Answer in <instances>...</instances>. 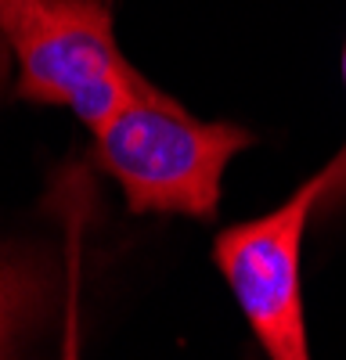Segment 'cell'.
<instances>
[{
	"instance_id": "3957f363",
	"label": "cell",
	"mask_w": 346,
	"mask_h": 360,
	"mask_svg": "<svg viewBox=\"0 0 346 360\" xmlns=\"http://www.w3.org/2000/svg\"><path fill=\"white\" fill-rule=\"evenodd\" d=\"M325 195V169L274 213L231 224L213 242V263L235 292L267 360H310L303 317V234Z\"/></svg>"
},
{
	"instance_id": "277c9868",
	"label": "cell",
	"mask_w": 346,
	"mask_h": 360,
	"mask_svg": "<svg viewBox=\"0 0 346 360\" xmlns=\"http://www.w3.org/2000/svg\"><path fill=\"white\" fill-rule=\"evenodd\" d=\"M40 307V274L22 256L0 252V360Z\"/></svg>"
},
{
	"instance_id": "6da1fadb",
	"label": "cell",
	"mask_w": 346,
	"mask_h": 360,
	"mask_svg": "<svg viewBox=\"0 0 346 360\" xmlns=\"http://www.w3.org/2000/svg\"><path fill=\"white\" fill-rule=\"evenodd\" d=\"M94 134V166L123 191L130 213L213 220L224 173L256 141L235 123L195 119L181 101L148 83Z\"/></svg>"
},
{
	"instance_id": "8992f818",
	"label": "cell",
	"mask_w": 346,
	"mask_h": 360,
	"mask_svg": "<svg viewBox=\"0 0 346 360\" xmlns=\"http://www.w3.org/2000/svg\"><path fill=\"white\" fill-rule=\"evenodd\" d=\"M342 86H346V47H342ZM342 205H346V144H342V152L325 166V195H321V202H317V209L332 217Z\"/></svg>"
},
{
	"instance_id": "7a4b0ae2",
	"label": "cell",
	"mask_w": 346,
	"mask_h": 360,
	"mask_svg": "<svg viewBox=\"0 0 346 360\" xmlns=\"http://www.w3.org/2000/svg\"><path fill=\"white\" fill-rule=\"evenodd\" d=\"M0 47L22 101L69 108L86 130L152 83L123 58L108 0H0Z\"/></svg>"
},
{
	"instance_id": "5b68a950",
	"label": "cell",
	"mask_w": 346,
	"mask_h": 360,
	"mask_svg": "<svg viewBox=\"0 0 346 360\" xmlns=\"http://www.w3.org/2000/svg\"><path fill=\"white\" fill-rule=\"evenodd\" d=\"M62 360H79V224H69V249H65V321H62Z\"/></svg>"
}]
</instances>
